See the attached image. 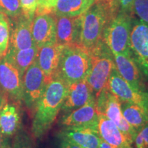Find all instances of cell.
<instances>
[{"label": "cell", "instance_id": "obj_1", "mask_svg": "<svg viewBox=\"0 0 148 148\" xmlns=\"http://www.w3.org/2000/svg\"><path fill=\"white\" fill-rule=\"evenodd\" d=\"M119 7V0H96L82 14L79 46L90 53L100 45L103 29L117 15Z\"/></svg>", "mask_w": 148, "mask_h": 148}, {"label": "cell", "instance_id": "obj_2", "mask_svg": "<svg viewBox=\"0 0 148 148\" xmlns=\"http://www.w3.org/2000/svg\"><path fill=\"white\" fill-rule=\"evenodd\" d=\"M67 90L68 85L57 75L47 83L34 110L31 131L34 138H41L50 130L61 110Z\"/></svg>", "mask_w": 148, "mask_h": 148}, {"label": "cell", "instance_id": "obj_3", "mask_svg": "<svg viewBox=\"0 0 148 148\" xmlns=\"http://www.w3.org/2000/svg\"><path fill=\"white\" fill-rule=\"evenodd\" d=\"M90 64V53L80 46H64L55 75L69 86L86 78Z\"/></svg>", "mask_w": 148, "mask_h": 148}, {"label": "cell", "instance_id": "obj_4", "mask_svg": "<svg viewBox=\"0 0 148 148\" xmlns=\"http://www.w3.org/2000/svg\"><path fill=\"white\" fill-rule=\"evenodd\" d=\"M90 67L86 80L95 97L107 86L109 77L115 66L113 54L103 42L90 53Z\"/></svg>", "mask_w": 148, "mask_h": 148}, {"label": "cell", "instance_id": "obj_5", "mask_svg": "<svg viewBox=\"0 0 148 148\" xmlns=\"http://www.w3.org/2000/svg\"><path fill=\"white\" fill-rule=\"evenodd\" d=\"M132 14L120 10L103 29L102 40L113 53L131 54L130 36L132 28Z\"/></svg>", "mask_w": 148, "mask_h": 148}, {"label": "cell", "instance_id": "obj_6", "mask_svg": "<svg viewBox=\"0 0 148 148\" xmlns=\"http://www.w3.org/2000/svg\"><path fill=\"white\" fill-rule=\"evenodd\" d=\"M95 101L97 113L103 114L113 122L132 145L137 131L132 128L123 117L119 99L106 87L95 97Z\"/></svg>", "mask_w": 148, "mask_h": 148}, {"label": "cell", "instance_id": "obj_7", "mask_svg": "<svg viewBox=\"0 0 148 148\" xmlns=\"http://www.w3.org/2000/svg\"><path fill=\"white\" fill-rule=\"evenodd\" d=\"M48 82L36 59L22 76L23 103L30 112H34L36 103L43 95Z\"/></svg>", "mask_w": 148, "mask_h": 148}, {"label": "cell", "instance_id": "obj_8", "mask_svg": "<svg viewBox=\"0 0 148 148\" xmlns=\"http://www.w3.org/2000/svg\"><path fill=\"white\" fill-rule=\"evenodd\" d=\"M0 92L8 101L20 105L23 103L22 75L6 54L0 58Z\"/></svg>", "mask_w": 148, "mask_h": 148}, {"label": "cell", "instance_id": "obj_9", "mask_svg": "<svg viewBox=\"0 0 148 148\" xmlns=\"http://www.w3.org/2000/svg\"><path fill=\"white\" fill-rule=\"evenodd\" d=\"M130 49L140 73L148 80V25L140 20L132 22Z\"/></svg>", "mask_w": 148, "mask_h": 148}, {"label": "cell", "instance_id": "obj_10", "mask_svg": "<svg viewBox=\"0 0 148 148\" xmlns=\"http://www.w3.org/2000/svg\"><path fill=\"white\" fill-rule=\"evenodd\" d=\"M106 88L121 102L135 103L148 110V91L134 89L122 77L114 66L109 77Z\"/></svg>", "mask_w": 148, "mask_h": 148}, {"label": "cell", "instance_id": "obj_11", "mask_svg": "<svg viewBox=\"0 0 148 148\" xmlns=\"http://www.w3.org/2000/svg\"><path fill=\"white\" fill-rule=\"evenodd\" d=\"M56 21V41L62 46L79 45L82 15L69 16L53 14Z\"/></svg>", "mask_w": 148, "mask_h": 148}, {"label": "cell", "instance_id": "obj_12", "mask_svg": "<svg viewBox=\"0 0 148 148\" xmlns=\"http://www.w3.org/2000/svg\"><path fill=\"white\" fill-rule=\"evenodd\" d=\"M59 138H64L82 148H98L101 142L97 125L64 127L59 132Z\"/></svg>", "mask_w": 148, "mask_h": 148}, {"label": "cell", "instance_id": "obj_13", "mask_svg": "<svg viewBox=\"0 0 148 148\" xmlns=\"http://www.w3.org/2000/svg\"><path fill=\"white\" fill-rule=\"evenodd\" d=\"M32 35L38 49L56 41V21L53 14L34 15L32 22Z\"/></svg>", "mask_w": 148, "mask_h": 148}, {"label": "cell", "instance_id": "obj_14", "mask_svg": "<svg viewBox=\"0 0 148 148\" xmlns=\"http://www.w3.org/2000/svg\"><path fill=\"white\" fill-rule=\"evenodd\" d=\"M95 96L86 79L68 86V90L61 110L64 113L84 106Z\"/></svg>", "mask_w": 148, "mask_h": 148}, {"label": "cell", "instance_id": "obj_15", "mask_svg": "<svg viewBox=\"0 0 148 148\" xmlns=\"http://www.w3.org/2000/svg\"><path fill=\"white\" fill-rule=\"evenodd\" d=\"M32 19L22 14L15 18V23L10 33L8 49L21 50L35 45L32 35Z\"/></svg>", "mask_w": 148, "mask_h": 148}, {"label": "cell", "instance_id": "obj_16", "mask_svg": "<svg viewBox=\"0 0 148 148\" xmlns=\"http://www.w3.org/2000/svg\"><path fill=\"white\" fill-rule=\"evenodd\" d=\"M98 113L96 108L95 98L84 106L71 112L65 113L60 123L64 127H75L82 125H97Z\"/></svg>", "mask_w": 148, "mask_h": 148}, {"label": "cell", "instance_id": "obj_17", "mask_svg": "<svg viewBox=\"0 0 148 148\" xmlns=\"http://www.w3.org/2000/svg\"><path fill=\"white\" fill-rule=\"evenodd\" d=\"M114 64L119 75L128 84L138 90H144L141 73L133 59L132 54L113 53Z\"/></svg>", "mask_w": 148, "mask_h": 148}, {"label": "cell", "instance_id": "obj_18", "mask_svg": "<svg viewBox=\"0 0 148 148\" xmlns=\"http://www.w3.org/2000/svg\"><path fill=\"white\" fill-rule=\"evenodd\" d=\"M63 47L57 43H53L44 45L38 49L36 62L48 82L56 73Z\"/></svg>", "mask_w": 148, "mask_h": 148}, {"label": "cell", "instance_id": "obj_19", "mask_svg": "<svg viewBox=\"0 0 148 148\" xmlns=\"http://www.w3.org/2000/svg\"><path fill=\"white\" fill-rule=\"evenodd\" d=\"M97 132L101 140L114 148H132L118 127L103 114H98Z\"/></svg>", "mask_w": 148, "mask_h": 148}, {"label": "cell", "instance_id": "obj_20", "mask_svg": "<svg viewBox=\"0 0 148 148\" xmlns=\"http://www.w3.org/2000/svg\"><path fill=\"white\" fill-rule=\"evenodd\" d=\"M20 106L17 103L8 101L0 111V132L5 137H13L21 130Z\"/></svg>", "mask_w": 148, "mask_h": 148}, {"label": "cell", "instance_id": "obj_21", "mask_svg": "<svg viewBox=\"0 0 148 148\" xmlns=\"http://www.w3.org/2000/svg\"><path fill=\"white\" fill-rule=\"evenodd\" d=\"M121 110L124 119L137 132L148 123V110L139 105L121 102Z\"/></svg>", "mask_w": 148, "mask_h": 148}, {"label": "cell", "instance_id": "obj_22", "mask_svg": "<svg viewBox=\"0 0 148 148\" xmlns=\"http://www.w3.org/2000/svg\"><path fill=\"white\" fill-rule=\"evenodd\" d=\"M95 0H57L53 14L77 16L82 15Z\"/></svg>", "mask_w": 148, "mask_h": 148}, {"label": "cell", "instance_id": "obj_23", "mask_svg": "<svg viewBox=\"0 0 148 148\" xmlns=\"http://www.w3.org/2000/svg\"><path fill=\"white\" fill-rule=\"evenodd\" d=\"M38 51V49L36 46L34 45L21 50L14 51L8 49L6 55L12 60L23 76L27 68L36 60Z\"/></svg>", "mask_w": 148, "mask_h": 148}, {"label": "cell", "instance_id": "obj_24", "mask_svg": "<svg viewBox=\"0 0 148 148\" xmlns=\"http://www.w3.org/2000/svg\"><path fill=\"white\" fill-rule=\"evenodd\" d=\"M10 38V20L8 16L0 12V58L7 53Z\"/></svg>", "mask_w": 148, "mask_h": 148}, {"label": "cell", "instance_id": "obj_25", "mask_svg": "<svg viewBox=\"0 0 148 148\" xmlns=\"http://www.w3.org/2000/svg\"><path fill=\"white\" fill-rule=\"evenodd\" d=\"M0 12L15 18L22 14L19 0H0Z\"/></svg>", "mask_w": 148, "mask_h": 148}, {"label": "cell", "instance_id": "obj_26", "mask_svg": "<svg viewBox=\"0 0 148 148\" xmlns=\"http://www.w3.org/2000/svg\"><path fill=\"white\" fill-rule=\"evenodd\" d=\"M146 25H148V0H134L132 5V12Z\"/></svg>", "mask_w": 148, "mask_h": 148}, {"label": "cell", "instance_id": "obj_27", "mask_svg": "<svg viewBox=\"0 0 148 148\" xmlns=\"http://www.w3.org/2000/svg\"><path fill=\"white\" fill-rule=\"evenodd\" d=\"M11 148H33L32 140L26 132L20 130L14 136Z\"/></svg>", "mask_w": 148, "mask_h": 148}, {"label": "cell", "instance_id": "obj_28", "mask_svg": "<svg viewBox=\"0 0 148 148\" xmlns=\"http://www.w3.org/2000/svg\"><path fill=\"white\" fill-rule=\"evenodd\" d=\"M57 0H38V4L35 11L37 14H53Z\"/></svg>", "mask_w": 148, "mask_h": 148}, {"label": "cell", "instance_id": "obj_29", "mask_svg": "<svg viewBox=\"0 0 148 148\" xmlns=\"http://www.w3.org/2000/svg\"><path fill=\"white\" fill-rule=\"evenodd\" d=\"M19 1L22 14L27 18H34L38 0H19Z\"/></svg>", "mask_w": 148, "mask_h": 148}, {"label": "cell", "instance_id": "obj_30", "mask_svg": "<svg viewBox=\"0 0 148 148\" xmlns=\"http://www.w3.org/2000/svg\"><path fill=\"white\" fill-rule=\"evenodd\" d=\"M134 0H119L120 10L132 15V5Z\"/></svg>", "mask_w": 148, "mask_h": 148}, {"label": "cell", "instance_id": "obj_31", "mask_svg": "<svg viewBox=\"0 0 148 148\" xmlns=\"http://www.w3.org/2000/svg\"><path fill=\"white\" fill-rule=\"evenodd\" d=\"M60 138V143H59V148H82L77 144L70 141L64 138Z\"/></svg>", "mask_w": 148, "mask_h": 148}, {"label": "cell", "instance_id": "obj_32", "mask_svg": "<svg viewBox=\"0 0 148 148\" xmlns=\"http://www.w3.org/2000/svg\"><path fill=\"white\" fill-rule=\"evenodd\" d=\"M138 132H139L140 136L143 138L146 147H148V123H146Z\"/></svg>", "mask_w": 148, "mask_h": 148}, {"label": "cell", "instance_id": "obj_33", "mask_svg": "<svg viewBox=\"0 0 148 148\" xmlns=\"http://www.w3.org/2000/svg\"><path fill=\"white\" fill-rule=\"evenodd\" d=\"M8 101V98L6 97V96L3 95L2 92H0V111L1 110L3 106Z\"/></svg>", "mask_w": 148, "mask_h": 148}, {"label": "cell", "instance_id": "obj_34", "mask_svg": "<svg viewBox=\"0 0 148 148\" xmlns=\"http://www.w3.org/2000/svg\"><path fill=\"white\" fill-rule=\"evenodd\" d=\"M8 139H10V138L5 137L2 134V133L0 132V148H3L4 147L5 143Z\"/></svg>", "mask_w": 148, "mask_h": 148}, {"label": "cell", "instance_id": "obj_35", "mask_svg": "<svg viewBox=\"0 0 148 148\" xmlns=\"http://www.w3.org/2000/svg\"><path fill=\"white\" fill-rule=\"evenodd\" d=\"M98 148H114V147L109 145V144L106 143L105 141H103V140H101L100 144H99V147Z\"/></svg>", "mask_w": 148, "mask_h": 148}, {"label": "cell", "instance_id": "obj_36", "mask_svg": "<svg viewBox=\"0 0 148 148\" xmlns=\"http://www.w3.org/2000/svg\"><path fill=\"white\" fill-rule=\"evenodd\" d=\"M3 148H11V143L10 142V139H8V140H7V142L5 144L4 147H3Z\"/></svg>", "mask_w": 148, "mask_h": 148}, {"label": "cell", "instance_id": "obj_37", "mask_svg": "<svg viewBox=\"0 0 148 148\" xmlns=\"http://www.w3.org/2000/svg\"><path fill=\"white\" fill-rule=\"evenodd\" d=\"M108 1H116V0H108Z\"/></svg>", "mask_w": 148, "mask_h": 148}, {"label": "cell", "instance_id": "obj_38", "mask_svg": "<svg viewBox=\"0 0 148 148\" xmlns=\"http://www.w3.org/2000/svg\"><path fill=\"white\" fill-rule=\"evenodd\" d=\"M95 1H96V0H95Z\"/></svg>", "mask_w": 148, "mask_h": 148}, {"label": "cell", "instance_id": "obj_39", "mask_svg": "<svg viewBox=\"0 0 148 148\" xmlns=\"http://www.w3.org/2000/svg\"><path fill=\"white\" fill-rule=\"evenodd\" d=\"M147 148H148V147H147Z\"/></svg>", "mask_w": 148, "mask_h": 148}, {"label": "cell", "instance_id": "obj_40", "mask_svg": "<svg viewBox=\"0 0 148 148\" xmlns=\"http://www.w3.org/2000/svg\"><path fill=\"white\" fill-rule=\"evenodd\" d=\"M132 148H133V147H132Z\"/></svg>", "mask_w": 148, "mask_h": 148}]
</instances>
